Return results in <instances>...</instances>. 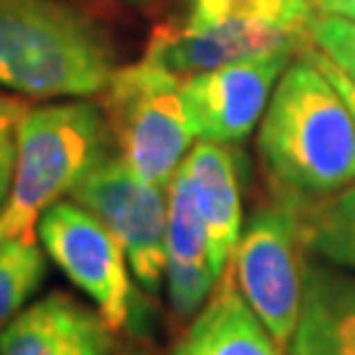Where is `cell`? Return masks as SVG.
Wrapping results in <instances>:
<instances>
[{
	"instance_id": "obj_1",
	"label": "cell",
	"mask_w": 355,
	"mask_h": 355,
	"mask_svg": "<svg viewBox=\"0 0 355 355\" xmlns=\"http://www.w3.org/2000/svg\"><path fill=\"white\" fill-rule=\"evenodd\" d=\"M277 200L303 205L355 184V116L308 45L277 82L258 129Z\"/></svg>"
},
{
	"instance_id": "obj_2",
	"label": "cell",
	"mask_w": 355,
	"mask_h": 355,
	"mask_svg": "<svg viewBox=\"0 0 355 355\" xmlns=\"http://www.w3.org/2000/svg\"><path fill=\"white\" fill-rule=\"evenodd\" d=\"M116 48L95 19L61 0H0V85L32 98L103 92Z\"/></svg>"
},
{
	"instance_id": "obj_3",
	"label": "cell",
	"mask_w": 355,
	"mask_h": 355,
	"mask_svg": "<svg viewBox=\"0 0 355 355\" xmlns=\"http://www.w3.org/2000/svg\"><path fill=\"white\" fill-rule=\"evenodd\" d=\"M114 148L103 111L89 103H61L24 111L8 200L0 208V242L35 240L40 216Z\"/></svg>"
},
{
	"instance_id": "obj_4",
	"label": "cell",
	"mask_w": 355,
	"mask_h": 355,
	"mask_svg": "<svg viewBox=\"0 0 355 355\" xmlns=\"http://www.w3.org/2000/svg\"><path fill=\"white\" fill-rule=\"evenodd\" d=\"M103 116L124 164L145 182L168 187L195 140L182 76L148 58L116 69L103 89Z\"/></svg>"
},
{
	"instance_id": "obj_5",
	"label": "cell",
	"mask_w": 355,
	"mask_h": 355,
	"mask_svg": "<svg viewBox=\"0 0 355 355\" xmlns=\"http://www.w3.org/2000/svg\"><path fill=\"white\" fill-rule=\"evenodd\" d=\"M305 255L295 208L274 200L253 214L229 261L242 297L284 350L303 305Z\"/></svg>"
},
{
	"instance_id": "obj_6",
	"label": "cell",
	"mask_w": 355,
	"mask_h": 355,
	"mask_svg": "<svg viewBox=\"0 0 355 355\" xmlns=\"http://www.w3.org/2000/svg\"><path fill=\"white\" fill-rule=\"evenodd\" d=\"M71 200L85 205L114 232L129 258L135 279L155 292L166 274L168 187L137 177L119 153H105L71 190Z\"/></svg>"
},
{
	"instance_id": "obj_7",
	"label": "cell",
	"mask_w": 355,
	"mask_h": 355,
	"mask_svg": "<svg viewBox=\"0 0 355 355\" xmlns=\"http://www.w3.org/2000/svg\"><path fill=\"white\" fill-rule=\"evenodd\" d=\"M37 237L55 266L95 303V311L114 331L135 313V284L129 258L114 232L76 200L53 203L37 221Z\"/></svg>"
},
{
	"instance_id": "obj_8",
	"label": "cell",
	"mask_w": 355,
	"mask_h": 355,
	"mask_svg": "<svg viewBox=\"0 0 355 355\" xmlns=\"http://www.w3.org/2000/svg\"><path fill=\"white\" fill-rule=\"evenodd\" d=\"M308 21L287 16H227L205 24L179 21L153 35L145 58L179 76H190L268 53H295L308 42Z\"/></svg>"
},
{
	"instance_id": "obj_9",
	"label": "cell",
	"mask_w": 355,
	"mask_h": 355,
	"mask_svg": "<svg viewBox=\"0 0 355 355\" xmlns=\"http://www.w3.org/2000/svg\"><path fill=\"white\" fill-rule=\"evenodd\" d=\"M292 51L245 58L237 64L182 76V95L198 140L242 142L263 119Z\"/></svg>"
},
{
	"instance_id": "obj_10",
	"label": "cell",
	"mask_w": 355,
	"mask_h": 355,
	"mask_svg": "<svg viewBox=\"0 0 355 355\" xmlns=\"http://www.w3.org/2000/svg\"><path fill=\"white\" fill-rule=\"evenodd\" d=\"M105 318L66 292L26 305L0 334V355H116Z\"/></svg>"
},
{
	"instance_id": "obj_11",
	"label": "cell",
	"mask_w": 355,
	"mask_h": 355,
	"mask_svg": "<svg viewBox=\"0 0 355 355\" xmlns=\"http://www.w3.org/2000/svg\"><path fill=\"white\" fill-rule=\"evenodd\" d=\"M221 274L216 271L208 232L200 218L187 171L179 166L168 182V227H166V290L179 318L195 316L211 297Z\"/></svg>"
},
{
	"instance_id": "obj_12",
	"label": "cell",
	"mask_w": 355,
	"mask_h": 355,
	"mask_svg": "<svg viewBox=\"0 0 355 355\" xmlns=\"http://www.w3.org/2000/svg\"><path fill=\"white\" fill-rule=\"evenodd\" d=\"M192 195L208 232L211 258L224 274L242 237V164L240 153L224 142L200 140L184 158Z\"/></svg>"
},
{
	"instance_id": "obj_13",
	"label": "cell",
	"mask_w": 355,
	"mask_h": 355,
	"mask_svg": "<svg viewBox=\"0 0 355 355\" xmlns=\"http://www.w3.org/2000/svg\"><path fill=\"white\" fill-rule=\"evenodd\" d=\"M263 321L242 297L232 268L211 292L190 327L179 337L171 355H284Z\"/></svg>"
},
{
	"instance_id": "obj_14",
	"label": "cell",
	"mask_w": 355,
	"mask_h": 355,
	"mask_svg": "<svg viewBox=\"0 0 355 355\" xmlns=\"http://www.w3.org/2000/svg\"><path fill=\"white\" fill-rule=\"evenodd\" d=\"M290 355H355V277L305 261L303 305Z\"/></svg>"
},
{
	"instance_id": "obj_15",
	"label": "cell",
	"mask_w": 355,
	"mask_h": 355,
	"mask_svg": "<svg viewBox=\"0 0 355 355\" xmlns=\"http://www.w3.org/2000/svg\"><path fill=\"white\" fill-rule=\"evenodd\" d=\"M292 208L308 255L355 274V184Z\"/></svg>"
},
{
	"instance_id": "obj_16",
	"label": "cell",
	"mask_w": 355,
	"mask_h": 355,
	"mask_svg": "<svg viewBox=\"0 0 355 355\" xmlns=\"http://www.w3.org/2000/svg\"><path fill=\"white\" fill-rule=\"evenodd\" d=\"M48 274L37 240L0 242V334L26 308Z\"/></svg>"
},
{
	"instance_id": "obj_17",
	"label": "cell",
	"mask_w": 355,
	"mask_h": 355,
	"mask_svg": "<svg viewBox=\"0 0 355 355\" xmlns=\"http://www.w3.org/2000/svg\"><path fill=\"white\" fill-rule=\"evenodd\" d=\"M182 24H205L227 16H287L308 21L313 16L311 0H182Z\"/></svg>"
},
{
	"instance_id": "obj_18",
	"label": "cell",
	"mask_w": 355,
	"mask_h": 355,
	"mask_svg": "<svg viewBox=\"0 0 355 355\" xmlns=\"http://www.w3.org/2000/svg\"><path fill=\"white\" fill-rule=\"evenodd\" d=\"M308 42L355 82V21L313 11L308 21Z\"/></svg>"
},
{
	"instance_id": "obj_19",
	"label": "cell",
	"mask_w": 355,
	"mask_h": 355,
	"mask_svg": "<svg viewBox=\"0 0 355 355\" xmlns=\"http://www.w3.org/2000/svg\"><path fill=\"white\" fill-rule=\"evenodd\" d=\"M24 111H13V114L0 119V208L8 200V192L13 184V171H16V150H19V121Z\"/></svg>"
},
{
	"instance_id": "obj_20",
	"label": "cell",
	"mask_w": 355,
	"mask_h": 355,
	"mask_svg": "<svg viewBox=\"0 0 355 355\" xmlns=\"http://www.w3.org/2000/svg\"><path fill=\"white\" fill-rule=\"evenodd\" d=\"M308 51H311V55H313V61H316V64L321 66V71L329 76L331 85L340 89V95L345 98V103L350 105V111H353V116H355V82L347 74H343V71H340L337 66L331 64L329 58L324 55V53H318L316 48H313V45H308Z\"/></svg>"
},
{
	"instance_id": "obj_21",
	"label": "cell",
	"mask_w": 355,
	"mask_h": 355,
	"mask_svg": "<svg viewBox=\"0 0 355 355\" xmlns=\"http://www.w3.org/2000/svg\"><path fill=\"white\" fill-rule=\"evenodd\" d=\"M318 13L343 16L347 21H355V0H311Z\"/></svg>"
},
{
	"instance_id": "obj_22",
	"label": "cell",
	"mask_w": 355,
	"mask_h": 355,
	"mask_svg": "<svg viewBox=\"0 0 355 355\" xmlns=\"http://www.w3.org/2000/svg\"><path fill=\"white\" fill-rule=\"evenodd\" d=\"M116 355H150V350H145V347H142V345H137V343H129L127 347L116 350Z\"/></svg>"
},
{
	"instance_id": "obj_23",
	"label": "cell",
	"mask_w": 355,
	"mask_h": 355,
	"mask_svg": "<svg viewBox=\"0 0 355 355\" xmlns=\"http://www.w3.org/2000/svg\"><path fill=\"white\" fill-rule=\"evenodd\" d=\"M19 108H21V105H16L13 101H8V98H3V95H0V119L13 114V111H19Z\"/></svg>"
},
{
	"instance_id": "obj_24",
	"label": "cell",
	"mask_w": 355,
	"mask_h": 355,
	"mask_svg": "<svg viewBox=\"0 0 355 355\" xmlns=\"http://www.w3.org/2000/svg\"><path fill=\"white\" fill-rule=\"evenodd\" d=\"M124 3H129V6H148L150 0H124Z\"/></svg>"
}]
</instances>
